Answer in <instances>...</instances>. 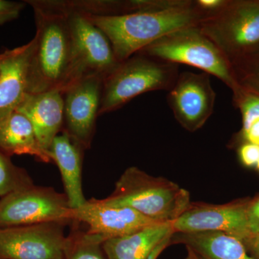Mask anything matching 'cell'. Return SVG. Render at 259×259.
<instances>
[{"label":"cell","instance_id":"obj_17","mask_svg":"<svg viewBox=\"0 0 259 259\" xmlns=\"http://www.w3.org/2000/svg\"><path fill=\"white\" fill-rule=\"evenodd\" d=\"M175 234L172 223H158L139 231L106 240L102 248L107 259H148L160 243Z\"/></svg>","mask_w":259,"mask_h":259},{"label":"cell","instance_id":"obj_24","mask_svg":"<svg viewBox=\"0 0 259 259\" xmlns=\"http://www.w3.org/2000/svg\"><path fill=\"white\" fill-rule=\"evenodd\" d=\"M238 155L242 163L245 166H256L259 161V146L245 143L238 150Z\"/></svg>","mask_w":259,"mask_h":259},{"label":"cell","instance_id":"obj_2","mask_svg":"<svg viewBox=\"0 0 259 259\" xmlns=\"http://www.w3.org/2000/svg\"><path fill=\"white\" fill-rule=\"evenodd\" d=\"M27 3L33 9L37 28L29 65L27 93L51 90L64 93L69 84L72 61L67 16L42 6L37 0Z\"/></svg>","mask_w":259,"mask_h":259},{"label":"cell","instance_id":"obj_9","mask_svg":"<svg viewBox=\"0 0 259 259\" xmlns=\"http://www.w3.org/2000/svg\"><path fill=\"white\" fill-rule=\"evenodd\" d=\"M67 223L0 228V259H63Z\"/></svg>","mask_w":259,"mask_h":259},{"label":"cell","instance_id":"obj_8","mask_svg":"<svg viewBox=\"0 0 259 259\" xmlns=\"http://www.w3.org/2000/svg\"><path fill=\"white\" fill-rule=\"evenodd\" d=\"M51 222H73V209L66 194L52 187L31 185L0 200V228Z\"/></svg>","mask_w":259,"mask_h":259},{"label":"cell","instance_id":"obj_23","mask_svg":"<svg viewBox=\"0 0 259 259\" xmlns=\"http://www.w3.org/2000/svg\"><path fill=\"white\" fill-rule=\"evenodd\" d=\"M24 7L23 3L0 0V25L18 18Z\"/></svg>","mask_w":259,"mask_h":259},{"label":"cell","instance_id":"obj_26","mask_svg":"<svg viewBox=\"0 0 259 259\" xmlns=\"http://www.w3.org/2000/svg\"><path fill=\"white\" fill-rule=\"evenodd\" d=\"M247 251L252 257L259 259V233L252 234L242 241Z\"/></svg>","mask_w":259,"mask_h":259},{"label":"cell","instance_id":"obj_30","mask_svg":"<svg viewBox=\"0 0 259 259\" xmlns=\"http://www.w3.org/2000/svg\"><path fill=\"white\" fill-rule=\"evenodd\" d=\"M185 259H187V258H185Z\"/></svg>","mask_w":259,"mask_h":259},{"label":"cell","instance_id":"obj_3","mask_svg":"<svg viewBox=\"0 0 259 259\" xmlns=\"http://www.w3.org/2000/svg\"><path fill=\"white\" fill-rule=\"evenodd\" d=\"M100 201L112 207H130L158 223L174 222L191 204L188 191L135 166L127 168L113 192Z\"/></svg>","mask_w":259,"mask_h":259},{"label":"cell","instance_id":"obj_22","mask_svg":"<svg viewBox=\"0 0 259 259\" xmlns=\"http://www.w3.org/2000/svg\"><path fill=\"white\" fill-rule=\"evenodd\" d=\"M33 185L26 172L15 166L0 151V197Z\"/></svg>","mask_w":259,"mask_h":259},{"label":"cell","instance_id":"obj_13","mask_svg":"<svg viewBox=\"0 0 259 259\" xmlns=\"http://www.w3.org/2000/svg\"><path fill=\"white\" fill-rule=\"evenodd\" d=\"M73 222L88 225L89 233L102 237L105 241L163 223L146 218L130 207H112L95 199L73 209Z\"/></svg>","mask_w":259,"mask_h":259},{"label":"cell","instance_id":"obj_11","mask_svg":"<svg viewBox=\"0 0 259 259\" xmlns=\"http://www.w3.org/2000/svg\"><path fill=\"white\" fill-rule=\"evenodd\" d=\"M104 80L88 76L76 81L63 93V132L83 148L91 147L99 117Z\"/></svg>","mask_w":259,"mask_h":259},{"label":"cell","instance_id":"obj_14","mask_svg":"<svg viewBox=\"0 0 259 259\" xmlns=\"http://www.w3.org/2000/svg\"><path fill=\"white\" fill-rule=\"evenodd\" d=\"M64 110L62 92L51 90L25 94L16 111L30 120L39 144L49 153L53 141L64 127Z\"/></svg>","mask_w":259,"mask_h":259},{"label":"cell","instance_id":"obj_4","mask_svg":"<svg viewBox=\"0 0 259 259\" xmlns=\"http://www.w3.org/2000/svg\"><path fill=\"white\" fill-rule=\"evenodd\" d=\"M180 74L178 65L137 53L104 79L99 116L118 110L142 94L169 91Z\"/></svg>","mask_w":259,"mask_h":259},{"label":"cell","instance_id":"obj_28","mask_svg":"<svg viewBox=\"0 0 259 259\" xmlns=\"http://www.w3.org/2000/svg\"><path fill=\"white\" fill-rule=\"evenodd\" d=\"M187 257H186L187 259H202L199 256V255L196 254L193 250H191L190 248H187Z\"/></svg>","mask_w":259,"mask_h":259},{"label":"cell","instance_id":"obj_25","mask_svg":"<svg viewBox=\"0 0 259 259\" xmlns=\"http://www.w3.org/2000/svg\"><path fill=\"white\" fill-rule=\"evenodd\" d=\"M247 220L250 233H259V197L247 206Z\"/></svg>","mask_w":259,"mask_h":259},{"label":"cell","instance_id":"obj_21","mask_svg":"<svg viewBox=\"0 0 259 259\" xmlns=\"http://www.w3.org/2000/svg\"><path fill=\"white\" fill-rule=\"evenodd\" d=\"M104 242L100 236L74 229L67 236L63 259H107Z\"/></svg>","mask_w":259,"mask_h":259},{"label":"cell","instance_id":"obj_15","mask_svg":"<svg viewBox=\"0 0 259 259\" xmlns=\"http://www.w3.org/2000/svg\"><path fill=\"white\" fill-rule=\"evenodd\" d=\"M35 40L0 54V120L16 110L28 90Z\"/></svg>","mask_w":259,"mask_h":259},{"label":"cell","instance_id":"obj_7","mask_svg":"<svg viewBox=\"0 0 259 259\" xmlns=\"http://www.w3.org/2000/svg\"><path fill=\"white\" fill-rule=\"evenodd\" d=\"M64 14L67 16L72 41V61L67 88L88 76L105 79L121 63L117 60L108 37L86 15Z\"/></svg>","mask_w":259,"mask_h":259},{"label":"cell","instance_id":"obj_16","mask_svg":"<svg viewBox=\"0 0 259 259\" xmlns=\"http://www.w3.org/2000/svg\"><path fill=\"white\" fill-rule=\"evenodd\" d=\"M84 149L66 133L58 135L53 141L49 155L60 171L65 194L71 209L86 203L82 190L83 151Z\"/></svg>","mask_w":259,"mask_h":259},{"label":"cell","instance_id":"obj_18","mask_svg":"<svg viewBox=\"0 0 259 259\" xmlns=\"http://www.w3.org/2000/svg\"><path fill=\"white\" fill-rule=\"evenodd\" d=\"M0 151L8 156L29 155L44 163L52 161L39 144L30 120L16 110L0 120Z\"/></svg>","mask_w":259,"mask_h":259},{"label":"cell","instance_id":"obj_10","mask_svg":"<svg viewBox=\"0 0 259 259\" xmlns=\"http://www.w3.org/2000/svg\"><path fill=\"white\" fill-rule=\"evenodd\" d=\"M207 73H180L166 100L177 122L189 132L203 127L214 111L216 93Z\"/></svg>","mask_w":259,"mask_h":259},{"label":"cell","instance_id":"obj_27","mask_svg":"<svg viewBox=\"0 0 259 259\" xmlns=\"http://www.w3.org/2000/svg\"><path fill=\"white\" fill-rule=\"evenodd\" d=\"M171 237H168L166 239H165L164 241L162 242L161 243H160L159 245L155 248L154 250L151 253V255H149L148 259H157L158 256L161 254L162 252L163 251L168 245L171 244Z\"/></svg>","mask_w":259,"mask_h":259},{"label":"cell","instance_id":"obj_20","mask_svg":"<svg viewBox=\"0 0 259 259\" xmlns=\"http://www.w3.org/2000/svg\"><path fill=\"white\" fill-rule=\"evenodd\" d=\"M233 93V101L241 113L242 137L245 143L259 146V95L241 86Z\"/></svg>","mask_w":259,"mask_h":259},{"label":"cell","instance_id":"obj_19","mask_svg":"<svg viewBox=\"0 0 259 259\" xmlns=\"http://www.w3.org/2000/svg\"><path fill=\"white\" fill-rule=\"evenodd\" d=\"M173 243L185 244L202 259H255L241 240L221 232L175 233Z\"/></svg>","mask_w":259,"mask_h":259},{"label":"cell","instance_id":"obj_6","mask_svg":"<svg viewBox=\"0 0 259 259\" xmlns=\"http://www.w3.org/2000/svg\"><path fill=\"white\" fill-rule=\"evenodd\" d=\"M198 27L231 63L259 47V0H228Z\"/></svg>","mask_w":259,"mask_h":259},{"label":"cell","instance_id":"obj_5","mask_svg":"<svg viewBox=\"0 0 259 259\" xmlns=\"http://www.w3.org/2000/svg\"><path fill=\"white\" fill-rule=\"evenodd\" d=\"M138 53L170 64L197 68L221 80L232 91L239 87L228 58L198 26L171 32Z\"/></svg>","mask_w":259,"mask_h":259},{"label":"cell","instance_id":"obj_12","mask_svg":"<svg viewBox=\"0 0 259 259\" xmlns=\"http://www.w3.org/2000/svg\"><path fill=\"white\" fill-rule=\"evenodd\" d=\"M243 204H192L172 222L175 233L221 232L243 241L251 235Z\"/></svg>","mask_w":259,"mask_h":259},{"label":"cell","instance_id":"obj_1","mask_svg":"<svg viewBox=\"0 0 259 259\" xmlns=\"http://www.w3.org/2000/svg\"><path fill=\"white\" fill-rule=\"evenodd\" d=\"M84 15L108 37L120 62L165 35L208 18L196 0H173L163 8L129 14Z\"/></svg>","mask_w":259,"mask_h":259},{"label":"cell","instance_id":"obj_29","mask_svg":"<svg viewBox=\"0 0 259 259\" xmlns=\"http://www.w3.org/2000/svg\"><path fill=\"white\" fill-rule=\"evenodd\" d=\"M256 166H257V168H258V169L259 170V161L258 162V163H257Z\"/></svg>","mask_w":259,"mask_h":259}]
</instances>
